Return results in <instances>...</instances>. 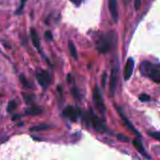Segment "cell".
Wrapping results in <instances>:
<instances>
[{
	"label": "cell",
	"instance_id": "6da1fadb",
	"mask_svg": "<svg viewBox=\"0 0 160 160\" xmlns=\"http://www.w3.org/2000/svg\"><path fill=\"white\" fill-rule=\"evenodd\" d=\"M140 71L143 76L150 78L156 83H160V66L158 64L142 61L140 65Z\"/></svg>",
	"mask_w": 160,
	"mask_h": 160
},
{
	"label": "cell",
	"instance_id": "277c9868",
	"mask_svg": "<svg viewBox=\"0 0 160 160\" xmlns=\"http://www.w3.org/2000/svg\"><path fill=\"white\" fill-rule=\"evenodd\" d=\"M93 100H94V103L96 105V107L98 108V110L102 113L104 114L105 112H106V108H105V105H104V102H103V98H102V95H101V92L98 88V85H96L93 89Z\"/></svg>",
	"mask_w": 160,
	"mask_h": 160
},
{
	"label": "cell",
	"instance_id": "44dd1931",
	"mask_svg": "<svg viewBox=\"0 0 160 160\" xmlns=\"http://www.w3.org/2000/svg\"><path fill=\"white\" fill-rule=\"evenodd\" d=\"M117 138H118L119 141H122V142H129V139L128 137H126L125 135H123V134H118Z\"/></svg>",
	"mask_w": 160,
	"mask_h": 160
},
{
	"label": "cell",
	"instance_id": "d6986e66",
	"mask_svg": "<svg viewBox=\"0 0 160 160\" xmlns=\"http://www.w3.org/2000/svg\"><path fill=\"white\" fill-rule=\"evenodd\" d=\"M26 1H27V0H21L20 6H19L18 9L16 10V14H20V13L22 11V9H23V7H24V5H25Z\"/></svg>",
	"mask_w": 160,
	"mask_h": 160
},
{
	"label": "cell",
	"instance_id": "5b68a950",
	"mask_svg": "<svg viewBox=\"0 0 160 160\" xmlns=\"http://www.w3.org/2000/svg\"><path fill=\"white\" fill-rule=\"evenodd\" d=\"M37 81L43 87V88H47L51 82H52V77L50 75V73L47 70H43V69H39L37 72Z\"/></svg>",
	"mask_w": 160,
	"mask_h": 160
},
{
	"label": "cell",
	"instance_id": "30bf717a",
	"mask_svg": "<svg viewBox=\"0 0 160 160\" xmlns=\"http://www.w3.org/2000/svg\"><path fill=\"white\" fill-rule=\"evenodd\" d=\"M115 108H116V110H117L118 113L120 114V116L122 117V119L124 120V122H125V125H126V126H127V127H128V128H129V129H130V130H131V131H132L133 133H135V134H136L137 136H139V137H140V136H141V134L139 133V131H137V130H136V128H134V127H133V126L131 125V123H130V122H129V121H128V119L126 118L125 114H124V113L122 112V111L120 110V108H119L118 106H115Z\"/></svg>",
	"mask_w": 160,
	"mask_h": 160
},
{
	"label": "cell",
	"instance_id": "8992f818",
	"mask_svg": "<svg viewBox=\"0 0 160 160\" xmlns=\"http://www.w3.org/2000/svg\"><path fill=\"white\" fill-rule=\"evenodd\" d=\"M80 115H81V111L73 106H68L63 111V116L69 119L72 122H76Z\"/></svg>",
	"mask_w": 160,
	"mask_h": 160
},
{
	"label": "cell",
	"instance_id": "7402d4cb",
	"mask_svg": "<svg viewBox=\"0 0 160 160\" xmlns=\"http://www.w3.org/2000/svg\"><path fill=\"white\" fill-rule=\"evenodd\" d=\"M71 93H72V95H73V97H74L75 98L78 99V98H80V93H79V91H78V89H77L76 87H73V88H72Z\"/></svg>",
	"mask_w": 160,
	"mask_h": 160
},
{
	"label": "cell",
	"instance_id": "8fae6325",
	"mask_svg": "<svg viewBox=\"0 0 160 160\" xmlns=\"http://www.w3.org/2000/svg\"><path fill=\"white\" fill-rule=\"evenodd\" d=\"M43 112L42 108L39 106H32L24 110V112L28 115H38Z\"/></svg>",
	"mask_w": 160,
	"mask_h": 160
},
{
	"label": "cell",
	"instance_id": "4316f807",
	"mask_svg": "<svg viewBox=\"0 0 160 160\" xmlns=\"http://www.w3.org/2000/svg\"><path fill=\"white\" fill-rule=\"evenodd\" d=\"M106 77H107V75H106V73H104L102 76V86L103 87L106 86Z\"/></svg>",
	"mask_w": 160,
	"mask_h": 160
},
{
	"label": "cell",
	"instance_id": "9c48e42d",
	"mask_svg": "<svg viewBox=\"0 0 160 160\" xmlns=\"http://www.w3.org/2000/svg\"><path fill=\"white\" fill-rule=\"evenodd\" d=\"M109 9L112 15V18L114 22L118 21V8H117V0H109Z\"/></svg>",
	"mask_w": 160,
	"mask_h": 160
},
{
	"label": "cell",
	"instance_id": "484cf974",
	"mask_svg": "<svg viewBox=\"0 0 160 160\" xmlns=\"http://www.w3.org/2000/svg\"><path fill=\"white\" fill-rule=\"evenodd\" d=\"M141 2H142V0H135V9H136V10H138V9L140 8Z\"/></svg>",
	"mask_w": 160,
	"mask_h": 160
},
{
	"label": "cell",
	"instance_id": "7a4b0ae2",
	"mask_svg": "<svg viewBox=\"0 0 160 160\" xmlns=\"http://www.w3.org/2000/svg\"><path fill=\"white\" fill-rule=\"evenodd\" d=\"M82 119L86 126L91 125L96 129V131H98L99 133H107L109 131L105 123L100 118H98L92 110H89L88 112H86L83 115Z\"/></svg>",
	"mask_w": 160,
	"mask_h": 160
},
{
	"label": "cell",
	"instance_id": "3957f363",
	"mask_svg": "<svg viewBox=\"0 0 160 160\" xmlns=\"http://www.w3.org/2000/svg\"><path fill=\"white\" fill-rule=\"evenodd\" d=\"M115 34L113 32H109L99 36L97 41V49L100 53L109 52L115 41Z\"/></svg>",
	"mask_w": 160,
	"mask_h": 160
},
{
	"label": "cell",
	"instance_id": "7c38bea8",
	"mask_svg": "<svg viewBox=\"0 0 160 160\" xmlns=\"http://www.w3.org/2000/svg\"><path fill=\"white\" fill-rule=\"evenodd\" d=\"M133 145H134V147L138 150V152H140L143 157H145V158H150V157L147 155L145 149L143 148V145L142 144V142H141L139 140H134V141H133Z\"/></svg>",
	"mask_w": 160,
	"mask_h": 160
},
{
	"label": "cell",
	"instance_id": "f1b7e54d",
	"mask_svg": "<svg viewBox=\"0 0 160 160\" xmlns=\"http://www.w3.org/2000/svg\"><path fill=\"white\" fill-rule=\"evenodd\" d=\"M18 118H20V115L15 114V116H13V117H12V120H13V121H15V120H16V119H18Z\"/></svg>",
	"mask_w": 160,
	"mask_h": 160
},
{
	"label": "cell",
	"instance_id": "2e32d148",
	"mask_svg": "<svg viewBox=\"0 0 160 160\" xmlns=\"http://www.w3.org/2000/svg\"><path fill=\"white\" fill-rule=\"evenodd\" d=\"M22 98H23V99H24V102H25L26 104H28V105H30V104L33 102L34 98H35L33 95H27V94H25V93H22Z\"/></svg>",
	"mask_w": 160,
	"mask_h": 160
},
{
	"label": "cell",
	"instance_id": "d4e9b609",
	"mask_svg": "<svg viewBox=\"0 0 160 160\" xmlns=\"http://www.w3.org/2000/svg\"><path fill=\"white\" fill-rule=\"evenodd\" d=\"M69 1H70L71 3H73L75 6H77V7H78V6H80V5L82 3V1H83V0H69Z\"/></svg>",
	"mask_w": 160,
	"mask_h": 160
},
{
	"label": "cell",
	"instance_id": "9a60e30c",
	"mask_svg": "<svg viewBox=\"0 0 160 160\" xmlns=\"http://www.w3.org/2000/svg\"><path fill=\"white\" fill-rule=\"evenodd\" d=\"M50 128V126L48 125H39V126H36V127H32L30 128V130L31 131H44V130H47Z\"/></svg>",
	"mask_w": 160,
	"mask_h": 160
},
{
	"label": "cell",
	"instance_id": "603a6c76",
	"mask_svg": "<svg viewBox=\"0 0 160 160\" xmlns=\"http://www.w3.org/2000/svg\"><path fill=\"white\" fill-rule=\"evenodd\" d=\"M45 39L48 40V41H52V32L51 31L45 32Z\"/></svg>",
	"mask_w": 160,
	"mask_h": 160
},
{
	"label": "cell",
	"instance_id": "cb8c5ba5",
	"mask_svg": "<svg viewBox=\"0 0 160 160\" xmlns=\"http://www.w3.org/2000/svg\"><path fill=\"white\" fill-rule=\"evenodd\" d=\"M150 136H151L152 138H154L155 140H157V141H158L160 138L159 132H158V131H157V132H153V133H150Z\"/></svg>",
	"mask_w": 160,
	"mask_h": 160
},
{
	"label": "cell",
	"instance_id": "e0dca14e",
	"mask_svg": "<svg viewBox=\"0 0 160 160\" xmlns=\"http://www.w3.org/2000/svg\"><path fill=\"white\" fill-rule=\"evenodd\" d=\"M17 108V102L15 100H10L8 104V112H12Z\"/></svg>",
	"mask_w": 160,
	"mask_h": 160
},
{
	"label": "cell",
	"instance_id": "ba28073f",
	"mask_svg": "<svg viewBox=\"0 0 160 160\" xmlns=\"http://www.w3.org/2000/svg\"><path fill=\"white\" fill-rule=\"evenodd\" d=\"M117 82H118V70H117V68H113L112 70L111 79H110V93L112 96H113L115 93Z\"/></svg>",
	"mask_w": 160,
	"mask_h": 160
},
{
	"label": "cell",
	"instance_id": "83f0119b",
	"mask_svg": "<svg viewBox=\"0 0 160 160\" xmlns=\"http://www.w3.org/2000/svg\"><path fill=\"white\" fill-rule=\"evenodd\" d=\"M72 82V76L70 74H68V82L70 83Z\"/></svg>",
	"mask_w": 160,
	"mask_h": 160
},
{
	"label": "cell",
	"instance_id": "ffe728a7",
	"mask_svg": "<svg viewBox=\"0 0 160 160\" xmlns=\"http://www.w3.org/2000/svg\"><path fill=\"white\" fill-rule=\"evenodd\" d=\"M139 98H140V100L142 101V102H148V101H150V97H149L148 95H146V94L141 95V96L139 97Z\"/></svg>",
	"mask_w": 160,
	"mask_h": 160
},
{
	"label": "cell",
	"instance_id": "ac0fdd59",
	"mask_svg": "<svg viewBox=\"0 0 160 160\" xmlns=\"http://www.w3.org/2000/svg\"><path fill=\"white\" fill-rule=\"evenodd\" d=\"M20 81H21V82L22 83V85H23L25 88H31V87H32V85L30 84V82L27 81V79H26L23 75H20Z\"/></svg>",
	"mask_w": 160,
	"mask_h": 160
},
{
	"label": "cell",
	"instance_id": "52a82bcc",
	"mask_svg": "<svg viewBox=\"0 0 160 160\" xmlns=\"http://www.w3.org/2000/svg\"><path fill=\"white\" fill-rule=\"evenodd\" d=\"M134 66H135V62L133 58H128L126 66H125V70H124V78L126 81H128L132 74H133V70H134Z\"/></svg>",
	"mask_w": 160,
	"mask_h": 160
},
{
	"label": "cell",
	"instance_id": "4fadbf2b",
	"mask_svg": "<svg viewBox=\"0 0 160 160\" xmlns=\"http://www.w3.org/2000/svg\"><path fill=\"white\" fill-rule=\"evenodd\" d=\"M31 39H32V42L34 44V46L38 50L40 51V47H39V38H38V36L36 32L35 29H31Z\"/></svg>",
	"mask_w": 160,
	"mask_h": 160
},
{
	"label": "cell",
	"instance_id": "5bb4252c",
	"mask_svg": "<svg viewBox=\"0 0 160 160\" xmlns=\"http://www.w3.org/2000/svg\"><path fill=\"white\" fill-rule=\"evenodd\" d=\"M68 48H69V52H70V55L74 58V59H78V54H77V52H76V48L73 44V42L71 40L68 41Z\"/></svg>",
	"mask_w": 160,
	"mask_h": 160
}]
</instances>
